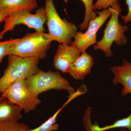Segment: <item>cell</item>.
Listing matches in <instances>:
<instances>
[{"label": "cell", "instance_id": "8992f818", "mask_svg": "<svg viewBox=\"0 0 131 131\" xmlns=\"http://www.w3.org/2000/svg\"><path fill=\"white\" fill-rule=\"evenodd\" d=\"M47 20L45 7H40L34 14L26 11L11 13L5 19L3 30L0 32V39L7 32L13 31L16 25H24L36 31L45 32L44 24Z\"/></svg>", "mask_w": 131, "mask_h": 131}, {"label": "cell", "instance_id": "30bf717a", "mask_svg": "<svg viewBox=\"0 0 131 131\" xmlns=\"http://www.w3.org/2000/svg\"><path fill=\"white\" fill-rule=\"evenodd\" d=\"M110 70L114 75L113 84L116 85L120 83L124 87L121 95L125 96L131 94V62L124 59L122 65L113 66Z\"/></svg>", "mask_w": 131, "mask_h": 131}, {"label": "cell", "instance_id": "5b68a950", "mask_svg": "<svg viewBox=\"0 0 131 131\" xmlns=\"http://www.w3.org/2000/svg\"><path fill=\"white\" fill-rule=\"evenodd\" d=\"M45 7L47 14L48 34L51 40L60 44H72L73 39L78 32L76 26L66 19H61L57 12L53 0H45Z\"/></svg>", "mask_w": 131, "mask_h": 131}, {"label": "cell", "instance_id": "7402d4cb", "mask_svg": "<svg viewBox=\"0 0 131 131\" xmlns=\"http://www.w3.org/2000/svg\"><path fill=\"white\" fill-rule=\"evenodd\" d=\"M10 13H9V12L0 13V24L2 21H4L5 19Z\"/></svg>", "mask_w": 131, "mask_h": 131}, {"label": "cell", "instance_id": "6da1fadb", "mask_svg": "<svg viewBox=\"0 0 131 131\" xmlns=\"http://www.w3.org/2000/svg\"><path fill=\"white\" fill-rule=\"evenodd\" d=\"M52 42L48 33L39 31L27 33L23 38L18 39L8 48L6 56L13 55L43 59L47 56Z\"/></svg>", "mask_w": 131, "mask_h": 131}, {"label": "cell", "instance_id": "7a4b0ae2", "mask_svg": "<svg viewBox=\"0 0 131 131\" xmlns=\"http://www.w3.org/2000/svg\"><path fill=\"white\" fill-rule=\"evenodd\" d=\"M111 7L112 14L106 25L103 38L93 47L95 50L102 51L107 58H111L113 55L111 47L114 42L119 46L127 44V38L124 34L129 29L128 26L120 24L119 21V16L122 11L119 2H115Z\"/></svg>", "mask_w": 131, "mask_h": 131}, {"label": "cell", "instance_id": "603a6c76", "mask_svg": "<svg viewBox=\"0 0 131 131\" xmlns=\"http://www.w3.org/2000/svg\"><path fill=\"white\" fill-rule=\"evenodd\" d=\"M119 131H127V130L125 128H121Z\"/></svg>", "mask_w": 131, "mask_h": 131}, {"label": "cell", "instance_id": "52a82bcc", "mask_svg": "<svg viewBox=\"0 0 131 131\" xmlns=\"http://www.w3.org/2000/svg\"><path fill=\"white\" fill-rule=\"evenodd\" d=\"M1 96L6 98L18 106L25 113L35 110L41 101L31 93L26 83V79L19 80L10 85L1 93Z\"/></svg>", "mask_w": 131, "mask_h": 131}, {"label": "cell", "instance_id": "ac0fdd59", "mask_svg": "<svg viewBox=\"0 0 131 131\" xmlns=\"http://www.w3.org/2000/svg\"><path fill=\"white\" fill-rule=\"evenodd\" d=\"M18 39H10L4 41H0V64L4 57L6 56L7 49Z\"/></svg>", "mask_w": 131, "mask_h": 131}, {"label": "cell", "instance_id": "2e32d148", "mask_svg": "<svg viewBox=\"0 0 131 131\" xmlns=\"http://www.w3.org/2000/svg\"><path fill=\"white\" fill-rule=\"evenodd\" d=\"M68 0H64L66 2ZM84 4L85 7V14L83 21L80 24L79 27L81 31L86 30L88 27L90 21L97 16L96 13L94 11L93 6L94 0H81Z\"/></svg>", "mask_w": 131, "mask_h": 131}, {"label": "cell", "instance_id": "cb8c5ba5", "mask_svg": "<svg viewBox=\"0 0 131 131\" xmlns=\"http://www.w3.org/2000/svg\"><path fill=\"white\" fill-rule=\"evenodd\" d=\"M3 98H4V97H3L1 96H0V100H2L3 99Z\"/></svg>", "mask_w": 131, "mask_h": 131}, {"label": "cell", "instance_id": "9a60e30c", "mask_svg": "<svg viewBox=\"0 0 131 131\" xmlns=\"http://www.w3.org/2000/svg\"><path fill=\"white\" fill-rule=\"evenodd\" d=\"M118 128H125L127 129V131H131V113L128 117L117 120L113 124L110 125L100 127L98 126L97 123L95 122L92 126L93 131H105Z\"/></svg>", "mask_w": 131, "mask_h": 131}, {"label": "cell", "instance_id": "d6986e66", "mask_svg": "<svg viewBox=\"0 0 131 131\" xmlns=\"http://www.w3.org/2000/svg\"><path fill=\"white\" fill-rule=\"evenodd\" d=\"M118 0H97L93 6L94 10L105 9L112 6Z\"/></svg>", "mask_w": 131, "mask_h": 131}, {"label": "cell", "instance_id": "ba28073f", "mask_svg": "<svg viewBox=\"0 0 131 131\" xmlns=\"http://www.w3.org/2000/svg\"><path fill=\"white\" fill-rule=\"evenodd\" d=\"M95 12L98 14V16L90 21L85 32L78 31L72 43L82 52L86 51L90 46L97 43V33L107 19L112 15L113 10L112 8L110 7L103 9L101 12Z\"/></svg>", "mask_w": 131, "mask_h": 131}, {"label": "cell", "instance_id": "e0dca14e", "mask_svg": "<svg viewBox=\"0 0 131 131\" xmlns=\"http://www.w3.org/2000/svg\"><path fill=\"white\" fill-rule=\"evenodd\" d=\"M30 129L27 125L18 122L0 123V131H27Z\"/></svg>", "mask_w": 131, "mask_h": 131}, {"label": "cell", "instance_id": "5bb4252c", "mask_svg": "<svg viewBox=\"0 0 131 131\" xmlns=\"http://www.w3.org/2000/svg\"><path fill=\"white\" fill-rule=\"evenodd\" d=\"M69 97L68 100L52 116L50 117L40 126L34 129H29L27 131H53L58 130L59 126L58 124L56 123L57 116L66 106L73 99L76 98L75 96L74 95L69 96Z\"/></svg>", "mask_w": 131, "mask_h": 131}, {"label": "cell", "instance_id": "7c38bea8", "mask_svg": "<svg viewBox=\"0 0 131 131\" xmlns=\"http://www.w3.org/2000/svg\"><path fill=\"white\" fill-rule=\"evenodd\" d=\"M38 7L37 0H1L0 13L26 11L31 12Z\"/></svg>", "mask_w": 131, "mask_h": 131}, {"label": "cell", "instance_id": "8fae6325", "mask_svg": "<svg viewBox=\"0 0 131 131\" xmlns=\"http://www.w3.org/2000/svg\"><path fill=\"white\" fill-rule=\"evenodd\" d=\"M94 64L91 55L83 52L69 69L68 73L76 80H83L89 74Z\"/></svg>", "mask_w": 131, "mask_h": 131}, {"label": "cell", "instance_id": "ffe728a7", "mask_svg": "<svg viewBox=\"0 0 131 131\" xmlns=\"http://www.w3.org/2000/svg\"><path fill=\"white\" fill-rule=\"evenodd\" d=\"M126 3L128 7V13L125 16H121V18L125 25L130 22L131 28V0H126Z\"/></svg>", "mask_w": 131, "mask_h": 131}, {"label": "cell", "instance_id": "44dd1931", "mask_svg": "<svg viewBox=\"0 0 131 131\" xmlns=\"http://www.w3.org/2000/svg\"><path fill=\"white\" fill-rule=\"evenodd\" d=\"M91 115L89 114L84 115L83 118V125L86 131H93L92 129V124L90 120Z\"/></svg>", "mask_w": 131, "mask_h": 131}, {"label": "cell", "instance_id": "277c9868", "mask_svg": "<svg viewBox=\"0 0 131 131\" xmlns=\"http://www.w3.org/2000/svg\"><path fill=\"white\" fill-rule=\"evenodd\" d=\"M26 83L31 93L37 97L43 92L51 90H65L70 95L75 91L69 81L58 71L45 72L39 69L37 73L26 79Z\"/></svg>", "mask_w": 131, "mask_h": 131}, {"label": "cell", "instance_id": "4fadbf2b", "mask_svg": "<svg viewBox=\"0 0 131 131\" xmlns=\"http://www.w3.org/2000/svg\"><path fill=\"white\" fill-rule=\"evenodd\" d=\"M22 109L5 98L0 100V123L18 122L22 118Z\"/></svg>", "mask_w": 131, "mask_h": 131}, {"label": "cell", "instance_id": "3957f363", "mask_svg": "<svg viewBox=\"0 0 131 131\" xmlns=\"http://www.w3.org/2000/svg\"><path fill=\"white\" fill-rule=\"evenodd\" d=\"M8 64L4 74L0 78V93L19 80L27 79L39 70L40 59L37 57H21L8 55Z\"/></svg>", "mask_w": 131, "mask_h": 131}, {"label": "cell", "instance_id": "9c48e42d", "mask_svg": "<svg viewBox=\"0 0 131 131\" xmlns=\"http://www.w3.org/2000/svg\"><path fill=\"white\" fill-rule=\"evenodd\" d=\"M81 53V51L73 43L60 44L54 57V68L63 73H68L70 66Z\"/></svg>", "mask_w": 131, "mask_h": 131}, {"label": "cell", "instance_id": "d4e9b609", "mask_svg": "<svg viewBox=\"0 0 131 131\" xmlns=\"http://www.w3.org/2000/svg\"><path fill=\"white\" fill-rule=\"evenodd\" d=\"M0 1H1V0H0Z\"/></svg>", "mask_w": 131, "mask_h": 131}]
</instances>
